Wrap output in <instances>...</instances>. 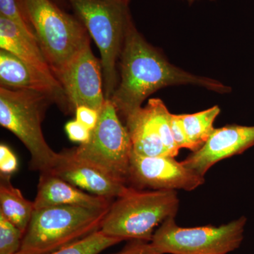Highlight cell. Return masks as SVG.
Instances as JSON below:
<instances>
[{
	"mask_svg": "<svg viewBox=\"0 0 254 254\" xmlns=\"http://www.w3.org/2000/svg\"><path fill=\"white\" fill-rule=\"evenodd\" d=\"M119 65L118 86L110 100L125 120L141 108L149 95L165 87L192 84L220 93L231 91L217 80L195 76L169 63L145 41L133 21L127 28Z\"/></svg>",
	"mask_w": 254,
	"mask_h": 254,
	"instance_id": "6da1fadb",
	"label": "cell"
},
{
	"mask_svg": "<svg viewBox=\"0 0 254 254\" xmlns=\"http://www.w3.org/2000/svg\"><path fill=\"white\" fill-rule=\"evenodd\" d=\"M100 50L105 99L118 86V64L132 21L129 0H67Z\"/></svg>",
	"mask_w": 254,
	"mask_h": 254,
	"instance_id": "7a4b0ae2",
	"label": "cell"
},
{
	"mask_svg": "<svg viewBox=\"0 0 254 254\" xmlns=\"http://www.w3.org/2000/svg\"><path fill=\"white\" fill-rule=\"evenodd\" d=\"M179 205L175 190L128 187L112 203L100 230L123 241L151 242L155 227L167 219L175 218Z\"/></svg>",
	"mask_w": 254,
	"mask_h": 254,
	"instance_id": "3957f363",
	"label": "cell"
},
{
	"mask_svg": "<svg viewBox=\"0 0 254 254\" xmlns=\"http://www.w3.org/2000/svg\"><path fill=\"white\" fill-rule=\"evenodd\" d=\"M110 207L57 205L36 209L19 252L22 254H48L77 242L100 230Z\"/></svg>",
	"mask_w": 254,
	"mask_h": 254,
	"instance_id": "277c9868",
	"label": "cell"
},
{
	"mask_svg": "<svg viewBox=\"0 0 254 254\" xmlns=\"http://www.w3.org/2000/svg\"><path fill=\"white\" fill-rule=\"evenodd\" d=\"M53 103L39 92L0 88V125L27 148L30 170L41 173L51 171L59 158V153L47 143L42 129L46 110Z\"/></svg>",
	"mask_w": 254,
	"mask_h": 254,
	"instance_id": "5b68a950",
	"label": "cell"
},
{
	"mask_svg": "<svg viewBox=\"0 0 254 254\" xmlns=\"http://www.w3.org/2000/svg\"><path fill=\"white\" fill-rule=\"evenodd\" d=\"M37 41L56 77L90 43V35L77 17L53 0H22Z\"/></svg>",
	"mask_w": 254,
	"mask_h": 254,
	"instance_id": "8992f818",
	"label": "cell"
},
{
	"mask_svg": "<svg viewBox=\"0 0 254 254\" xmlns=\"http://www.w3.org/2000/svg\"><path fill=\"white\" fill-rule=\"evenodd\" d=\"M75 158L128 184L132 153L129 133L111 100H105L89 141L71 149Z\"/></svg>",
	"mask_w": 254,
	"mask_h": 254,
	"instance_id": "52a82bcc",
	"label": "cell"
},
{
	"mask_svg": "<svg viewBox=\"0 0 254 254\" xmlns=\"http://www.w3.org/2000/svg\"><path fill=\"white\" fill-rule=\"evenodd\" d=\"M246 223L243 216L221 226L185 228L172 217L154 232L150 243L161 254H227L240 247Z\"/></svg>",
	"mask_w": 254,
	"mask_h": 254,
	"instance_id": "ba28073f",
	"label": "cell"
},
{
	"mask_svg": "<svg viewBox=\"0 0 254 254\" xmlns=\"http://www.w3.org/2000/svg\"><path fill=\"white\" fill-rule=\"evenodd\" d=\"M198 175L170 156L148 157L132 151L128 183L138 190H193L204 183Z\"/></svg>",
	"mask_w": 254,
	"mask_h": 254,
	"instance_id": "9c48e42d",
	"label": "cell"
},
{
	"mask_svg": "<svg viewBox=\"0 0 254 254\" xmlns=\"http://www.w3.org/2000/svg\"><path fill=\"white\" fill-rule=\"evenodd\" d=\"M90 45L56 76L63 86L71 113L80 106L100 112L106 100L101 61L95 58Z\"/></svg>",
	"mask_w": 254,
	"mask_h": 254,
	"instance_id": "30bf717a",
	"label": "cell"
},
{
	"mask_svg": "<svg viewBox=\"0 0 254 254\" xmlns=\"http://www.w3.org/2000/svg\"><path fill=\"white\" fill-rule=\"evenodd\" d=\"M254 145V126L227 125L215 128L204 145L182 163L204 177L215 163L233 155L241 154Z\"/></svg>",
	"mask_w": 254,
	"mask_h": 254,
	"instance_id": "8fae6325",
	"label": "cell"
},
{
	"mask_svg": "<svg viewBox=\"0 0 254 254\" xmlns=\"http://www.w3.org/2000/svg\"><path fill=\"white\" fill-rule=\"evenodd\" d=\"M0 83L11 89L28 90L48 95L65 113H71L58 78L42 72L6 50H0Z\"/></svg>",
	"mask_w": 254,
	"mask_h": 254,
	"instance_id": "7c38bea8",
	"label": "cell"
},
{
	"mask_svg": "<svg viewBox=\"0 0 254 254\" xmlns=\"http://www.w3.org/2000/svg\"><path fill=\"white\" fill-rule=\"evenodd\" d=\"M59 158L50 173L91 194L113 200L126 191L128 186L75 158L71 149L59 153Z\"/></svg>",
	"mask_w": 254,
	"mask_h": 254,
	"instance_id": "4fadbf2b",
	"label": "cell"
},
{
	"mask_svg": "<svg viewBox=\"0 0 254 254\" xmlns=\"http://www.w3.org/2000/svg\"><path fill=\"white\" fill-rule=\"evenodd\" d=\"M112 199L91 194L80 190L50 172L41 173L37 194L34 200L35 210L57 206L78 205L91 208H106L111 205Z\"/></svg>",
	"mask_w": 254,
	"mask_h": 254,
	"instance_id": "5bb4252c",
	"label": "cell"
},
{
	"mask_svg": "<svg viewBox=\"0 0 254 254\" xmlns=\"http://www.w3.org/2000/svg\"><path fill=\"white\" fill-rule=\"evenodd\" d=\"M0 48L42 72L55 77L36 38L3 16H0Z\"/></svg>",
	"mask_w": 254,
	"mask_h": 254,
	"instance_id": "9a60e30c",
	"label": "cell"
},
{
	"mask_svg": "<svg viewBox=\"0 0 254 254\" xmlns=\"http://www.w3.org/2000/svg\"><path fill=\"white\" fill-rule=\"evenodd\" d=\"M132 151L143 156H170L151 110L146 105L125 120Z\"/></svg>",
	"mask_w": 254,
	"mask_h": 254,
	"instance_id": "2e32d148",
	"label": "cell"
},
{
	"mask_svg": "<svg viewBox=\"0 0 254 254\" xmlns=\"http://www.w3.org/2000/svg\"><path fill=\"white\" fill-rule=\"evenodd\" d=\"M34 210V202L13 186L11 176L0 175V214L25 233Z\"/></svg>",
	"mask_w": 254,
	"mask_h": 254,
	"instance_id": "e0dca14e",
	"label": "cell"
},
{
	"mask_svg": "<svg viewBox=\"0 0 254 254\" xmlns=\"http://www.w3.org/2000/svg\"><path fill=\"white\" fill-rule=\"evenodd\" d=\"M220 113V108L214 106L199 113L177 115L189 139L200 148L215 130L214 122Z\"/></svg>",
	"mask_w": 254,
	"mask_h": 254,
	"instance_id": "ac0fdd59",
	"label": "cell"
},
{
	"mask_svg": "<svg viewBox=\"0 0 254 254\" xmlns=\"http://www.w3.org/2000/svg\"><path fill=\"white\" fill-rule=\"evenodd\" d=\"M123 241L98 230L77 242L48 254H99Z\"/></svg>",
	"mask_w": 254,
	"mask_h": 254,
	"instance_id": "d6986e66",
	"label": "cell"
},
{
	"mask_svg": "<svg viewBox=\"0 0 254 254\" xmlns=\"http://www.w3.org/2000/svg\"><path fill=\"white\" fill-rule=\"evenodd\" d=\"M24 233L0 214V254H15L21 250Z\"/></svg>",
	"mask_w": 254,
	"mask_h": 254,
	"instance_id": "ffe728a7",
	"label": "cell"
},
{
	"mask_svg": "<svg viewBox=\"0 0 254 254\" xmlns=\"http://www.w3.org/2000/svg\"><path fill=\"white\" fill-rule=\"evenodd\" d=\"M0 16L13 21L26 33L36 39L34 31L23 7L22 0H0Z\"/></svg>",
	"mask_w": 254,
	"mask_h": 254,
	"instance_id": "44dd1931",
	"label": "cell"
},
{
	"mask_svg": "<svg viewBox=\"0 0 254 254\" xmlns=\"http://www.w3.org/2000/svg\"><path fill=\"white\" fill-rule=\"evenodd\" d=\"M170 125H171L174 141L179 149L187 148V149L191 150L193 153L200 149L196 145L192 143L189 139L185 130H184L183 127H182L181 122L178 118V115L172 114Z\"/></svg>",
	"mask_w": 254,
	"mask_h": 254,
	"instance_id": "7402d4cb",
	"label": "cell"
},
{
	"mask_svg": "<svg viewBox=\"0 0 254 254\" xmlns=\"http://www.w3.org/2000/svg\"><path fill=\"white\" fill-rule=\"evenodd\" d=\"M18 160L9 147L0 145V175L11 176L17 170Z\"/></svg>",
	"mask_w": 254,
	"mask_h": 254,
	"instance_id": "603a6c76",
	"label": "cell"
},
{
	"mask_svg": "<svg viewBox=\"0 0 254 254\" xmlns=\"http://www.w3.org/2000/svg\"><path fill=\"white\" fill-rule=\"evenodd\" d=\"M65 131L71 141L77 142L80 144L86 143L91 138V131L76 120L66 123Z\"/></svg>",
	"mask_w": 254,
	"mask_h": 254,
	"instance_id": "cb8c5ba5",
	"label": "cell"
},
{
	"mask_svg": "<svg viewBox=\"0 0 254 254\" xmlns=\"http://www.w3.org/2000/svg\"><path fill=\"white\" fill-rule=\"evenodd\" d=\"M100 112L86 106H80L75 110L76 120L90 131L94 129L99 120Z\"/></svg>",
	"mask_w": 254,
	"mask_h": 254,
	"instance_id": "d4e9b609",
	"label": "cell"
},
{
	"mask_svg": "<svg viewBox=\"0 0 254 254\" xmlns=\"http://www.w3.org/2000/svg\"><path fill=\"white\" fill-rule=\"evenodd\" d=\"M115 254H161L155 250L150 242L132 240L123 250Z\"/></svg>",
	"mask_w": 254,
	"mask_h": 254,
	"instance_id": "484cf974",
	"label": "cell"
},
{
	"mask_svg": "<svg viewBox=\"0 0 254 254\" xmlns=\"http://www.w3.org/2000/svg\"><path fill=\"white\" fill-rule=\"evenodd\" d=\"M55 2H56L57 4H60V3L63 2L64 0H53Z\"/></svg>",
	"mask_w": 254,
	"mask_h": 254,
	"instance_id": "4316f807",
	"label": "cell"
},
{
	"mask_svg": "<svg viewBox=\"0 0 254 254\" xmlns=\"http://www.w3.org/2000/svg\"><path fill=\"white\" fill-rule=\"evenodd\" d=\"M190 2H193V1H198V0H188ZM210 1H213V0H210Z\"/></svg>",
	"mask_w": 254,
	"mask_h": 254,
	"instance_id": "83f0119b",
	"label": "cell"
},
{
	"mask_svg": "<svg viewBox=\"0 0 254 254\" xmlns=\"http://www.w3.org/2000/svg\"><path fill=\"white\" fill-rule=\"evenodd\" d=\"M15 254H22L21 253V252H18V253Z\"/></svg>",
	"mask_w": 254,
	"mask_h": 254,
	"instance_id": "f1b7e54d",
	"label": "cell"
}]
</instances>
